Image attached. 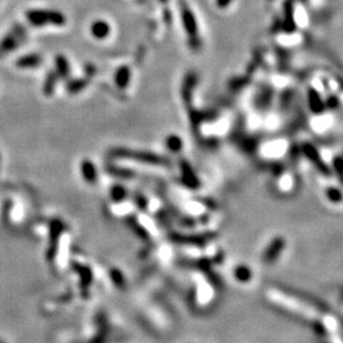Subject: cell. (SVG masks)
Here are the masks:
<instances>
[{"label":"cell","mask_w":343,"mask_h":343,"mask_svg":"<svg viewBox=\"0 0 343 343\" xmlns=\"http://www.w3.org/2000/svg\"><path fill=\"white\" fill-rule=\"evenodd\" d=\"M85 85V81L83 79H72L67 83V91L69 94H76L82 90Z\"/></svg>","instance_id":"13"},{"label":"cell","mask_w":343,"mask_h":343,"mask_svg":"<svg viewBox=\"0 0 343 343\" xmlns=\"http://www.w3.org/2000/svg\"><path fill=\"white\" fill-rule=\"evenodd\" d=\"M272 189L280 196H290L298 189V181L290 171H283L279 174L272 181Z\"/></svg>","instance_id":"6"},{"label":"cell","mask_w":343,"mask_h":343,"mask_svg":"<svg viewBox=\"0 0 343 343\" xmlns=\"http://www.w3.org/2000/svg\"><path fill=\"white\" fill-rule=\"evenodd\" d=\"M232 280L241 286H246L253 280V271L246 264H235L230 270Z\"/></svg>","instance_id":"7"},{"label":"cell","mask_w":343,"mask_h":343,"mask_svg":"<svg viewBox=\"0 0 343 343\" xmlns=\"http://www.w3.org/2000/svg\"><path fill=\"white\" fill-rule=\"evenodd\" d=\"M194 282L191 294L195 304L199 307H207L211 304L214 298V288L211 281L209 282L207 278L201 279V273H197V276L194 278Z\"/></svg>","instance_id":"4"},{"label":"cell","mask_w":343,"mask_h":343,"mask_svg":"<svg viewBox=\"0 0 343 343\" xmlns=\"http://www.w3.org/2000/svg\"><path fill=\"white\" fill-rule=\"evenodd\" d=\"M41 62L42 58L40 55H38V53H29V55L20 57L16 62V65L21 69H33L38 67Z\"/></svg>","instance_id":"10"},{"label":"cell","mask_w":343,"mask_h":343,"mask_svg":"<svg viewBox=\"0 0 343 343\" xmlns=\"http://www.w3.org/2000/svg\"><path fill=\"white\" fill-rule=\"evenodd\" d=\"M26 38V29L19 24L15 25L12 30L0 40V57L12 52L23 44Z\"/></svg>","instance_id":"5"},{"label":"cell","mask_w":343,"mask_h":343,"mask_svg":"<svg viewBox=\"0 0 343 343\" xmlns=\"http://www.w3.org/2000/svg\"><path fill=\"white\" fill-rule=\"evenodd\" d=\"M26 17L29 24L34 27H62L67 23L66 16L58 10L30 9L27 12Z\"/></svg>","instance_id":"2"},{"label":"cell","mask_w":343,"mask_h":343,"mask_svg":"<svg viewBox=\"0 0 343 343\" xmlns=\"http://www.w3.org/2000/svg\"><path fill=\"white\" fill-rule=\"evenodd\" d=\"M58 79L59 78L55 71H49L47 73L45 82H44V88H42V91H44V94L47 96V97H50V96L53 94V91H55L56 89Z\"/></svg>","instance_id":"12"},{"label":"cell","mask_w":343,"mask_h":343,"mask_svg":"<svg viewBox=\"0 0 343 343\" xmlns=\"http://www.w3.org/2000/svg\"><path fill=\"white\" fill-rule=\"evenodd\" d=\"M55 72L60 79H66L70 74V63L63 55H57L55 58Z\"/></svg>","instance_id":"9"},{"label":"cell","mask_w":343,"mask_h":343,"mask_svg":"<svg viewBox=\"0 0 343 343\" xmlns=\"http://www.w3.org/2000/svg\"><path fill=\"white\" fill-rule=\"evenodd\" d=\"M322 194L326 202L331 203L332 206H341L342 195L340 185H323Z\"/></svg>","instance_id":"8"},{"label":"cell","mask_w":343,"mask_h":343,"mask_svg":"<svg viewBox=\"0 0 343 343\" xmlns=\"http://www.w3.org/2000/svg\"><path fill=\"white\" fill-rule=\"evenodd\" d=\"M287 249V240L282 235H275L262 245L260 259L266 265L272 266L280 260Z\"/></svg>","instance_id":"3"},{"label":"cell","mask_w":343,"mask_h":343,"mask_svg":"<svg viewBox=\"0 0 343 343\" xmlns=\"http://www.w3.org/2000/svg\"><path fill=\"white\" fill-rule=\"evenodd\" d=\"M265 298L272 307L298 319L322 335H339L341 330L340 320L323 304L314 300L289 290L283 287L270 286L266 289Z\"/></svg>","instance_id":"1"},{"label":"cell","mask_w":343,"mask_h":343,"mask_svg":"<svg viewBox=\"0 0 343 343\" xmlns=\"http://www.w3.org/2000/svg\"><path fill=\"white\" fill-rule=\"evenodd\" d=\"M90 33L95 37V38L105 39L108 37L110 33V27L108 23H106L105 20H96L93 24H91Z\"/></svg>","instance_id":"11"}]
</instances>
